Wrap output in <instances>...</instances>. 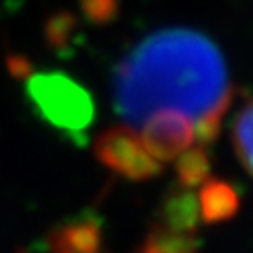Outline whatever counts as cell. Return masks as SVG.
Returning a JSON list of instances; mask_svg holds the SVG:
<instances>
[{"instance_id":"obj_2","label":"cell","mask_w":253,"mask_h":253,"mask_svg":"<svg viewBox=\"0 0 253 253\" xmlns=\"http://www.w3.org/2000/svg\"><path fill=\"white\" fill-rule=\"evenodd\" d=\"M26 97L34 114L66 135H83L95 106L84 86L63 72H34L26 78Z\"/></svg>"},{"instance_id":"obj_3","label":"cell","mask_w":253,"mask_h":253,"mask_svg":"<svg viewBox=\"0 0 253 253\" xmlns=\"http://www.w3.org/2000/svg\"><path fill=\"white\" fill-rule=\"evenodd\" d=\"M93 152L106 169L129 181H148L163 171V165L148 154L139 135L129 125L104 129L95 139Z\"/></svg>"},{"instance_id":"obj_5","label":"cell","mask_w":253,"mask_h":253,"mask_svg":"<svg viewBox=\"0 0 253 253\" xmlns=\"http://www.w3.org/2000/svg\"><path fill=\"white\" fill-rule=\"evenodd\" d=\"M49 253H108L101 219L91 211L70 217L46 236Z\"/></svg>"},{"instance_id":"obj_9","label":"cell","mask_w":253,"mask_h":253,"mask_svg":"<svg viewBox=\"0 0 253 253\" xmlns=\"http://www.w3.org/2000/svg\"><path fill=\"white\" fill-rule=\"evenodd\" d=\"M78 32V19L70 11H55L46 17L42 26V38L46 49L53 51L55 55H66L72 51V42Z\"/></svg>"},{"instance_id":"obj_8","label":"cell","mask_w":253,"mask_h":253,"mask_svg":"<svg viewBox=\"0 0 253 253\" xmlns=\"http://www.w3.org/2000/svg\"><path fill=\"white\" fill-rule=\"evenodd\" d=\"M201 243L196 234L177 232L173 228L161 224L150 226L148 234L141 241L137 253H199Z\"/></svg>"},{"instance_id":"obj_1","label":"cell","mask_w":253,"mask_h":253,"mask_svg":"<svg viewBox=\"0 0 253 253\" xmlns=\"http://www.w3.org/2000/svg\"><path fill=\"white\" fill-rule=\"evenodd\" d=\"M232 99L234 89L217 44L188 28L146 36L118 63L112 81L114 110L129 126H141L165 108L196 123L213 110H228Z\"/></svg>"},{"instance_id":"obj_11","label":"cell","mask_w":253,"mask_h":253,"mask_svg":"<svg viewBox=\"0 0 253 253\" xmlns=\"http://www.w3.org/2000/svg\"><path fill=\"white\" fill-rule=\"evenodd\" d=\"M232 144L245 171L253 177V99L241 108L232 125Z\"/></svg>"},{"instance_id":"obj_7","label":"cell","mask_w":253,"mask_h":253,"mask_svg":"<svg viewBox=\"0 0 253 253\" xmlns=\"http://www.w3.org/2000/svg\"><path fill=\"white\" fill-rule=\"evenodd\" d=\"M161 224L169 226L177 232H196V228L201 224V213L199 201H196V194L192 190L181 186L171 190L161 207Z\"/></svg>"},{"instance_id":"obj_6","label":"cell","mask_w":253,"mask_h":253,"mask_svg":"<svg viewBox=\"0 0 253 253\" xmlns=\"http://www.w3.org/2000/svg\"><path fill=\"white\" fill-rule=\"evenodd\" d=\"M199 213L205 224H219L232 219L241 207V196L236 188L226 179H207L199 186Z\"/></svg>"},{"instance_id":"obj_4","label":"cell","mask_w":253,"mask_h":253,"mask_svg":"<svg viewBox=\"0 0 253 253\" xmlns=\"http://www.w3.org/2000/svg\"><path fill=\"white\" fill-rule=\"evenodd\" d=\"M141 144L158 163H169L194 144V121L179 110H156L141 123Z\"/></svg>"},{"instance_id":"obj_10","label":"cell","mask_w":253,"mask_h":253,"mask_svg":"<svg viewBox=\"0 0 253 253\" xmlns=\"http://www.w3.org/2000/svg\"><path fill=\"white\" fill-rule=\"evenodd\" d=\"M209 171H211V161L209 154L203 146H190L186 152H181L175 158V175H177V184L181 188H199L203 181L209 179Z\"/></svg>"},{"instance_id":"obj_12","label":"cell","mask_w":253,"mask_h":253,"mask_svg":"<svg viewBox=\"0 0 253 253\" xmlns=\"http://www.w3.org/2000/svg\"><path fill=\"white\" fill-rule=\"evenodd\" d=\"M81 11L84 19L93 26H106L118 17L121 2L118 0H81Z\"/></svg>"},{"instance_id":"obj_13","label":"cell","mask_w":253,"mask_h":253,"mask_svg":"<svg viewBox=\"0 0 253 253\" xmlns=\"http://www.w3.org/2000/svg\"><path fill=\"white\" fill-rule=\"evenodd\" d=\"M6 70L11 72L13 78H19V81H26L30 74H34L32 61L21 53H9L6 55Z\"/></svg>"}]
</instances>
